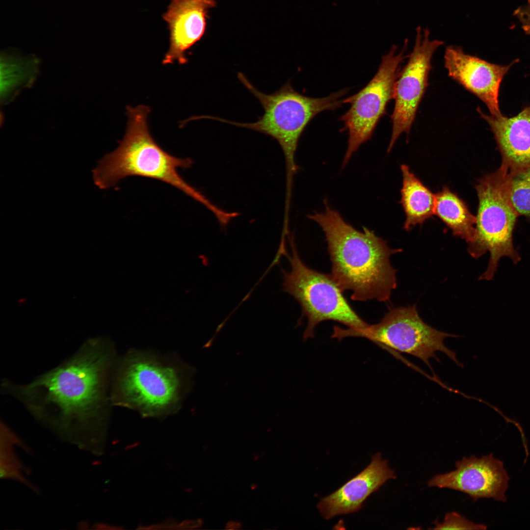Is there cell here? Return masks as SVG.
<instances>
[{
    "label": "cell",
    "mask_w": 530,
    "mask_h": 530,
    "mask_svg": "<svg viewBox=\"0 0 530 530\" xmlns=\"http://www.w3.org/2000/svg\"><path fill=\"white\" fill-rule=\"evenodd\" d=\"M289 239L291 253L286 251L285 247L280 248L291 266L290 271H282L283 286L300 304L301 318H307L303 339L313 338L316 326L325 320L335 321L353 330L368 327L369 324L352 309L330 274L319 272L306 265L299 255L293 236Z\"/></svg>",
    "instance_id": "7"
},
{
    "label": "cell",
    "mask_w": 530,
    "mask_h": 530,
    "mask_svg": "<svg viewBox=\"0 0 530 530\" xmlns=\"http://www.w3.org/2000/svg\"><path fill=\"white\" fill-rule=\"evenodd\" d=\"M402 186L400 203L406 215L403 228L407 231L422 224L434 214V195L405 164L401 165Z\"/></svg>",
    "instance_id": "16"
},
{
    "label": "cell",
    "mask_w": 530,
    "mask_h": 530,
    "mask_svg": "<svg viewBox=\"0 0 530 530\" xmlns=\"http://www.w3.org/2000/svg\"><path fill=\"white\" fill-rule=\"evenodd\" d=\"M240 526H240V524L239 523L232 521V522H228L227 523V524L226 525V528L227 529H232V530H233V529H239Z\"/></svg>",
    "instance_id": "22"
},
{
    "label": "cell",
    "mask_w": 530,
    "mask_h": 530,
    "mask_svg": "<svg viewBox=\"0 0 530 530\" xmlns=\"http://www.w3.org/2000/svg\"><path fill=\"white\" fill-rule=\"evenodd\" d=\"M404 43L398 53V46L393 45L382 56L376 73L367 85L355 95L344 100V104L350 103L351 106L340 118L344 124L343 130L348 133L342 167L346 166L359 147L371 138L379 119L386 112L388 103L394 98L400 64L408 56L406 54L408 40Z\"/></svg>",
    "instance_id": "9"
},
{
    "label": "cell",
    "mask_w": 530,
    "mask_h": 530,
    "mask_svg": "<svg viewBox=\"0 0 530 530\" xmlns=\"http://www.w3.org/2000/svg\"><path fill=\"white\" fill-rule=\"evenodd\" d=\"M324 211L307 217L323 231L330 261V275L341 290L351 292L353 300L385 302L397 287L396 270L390 257L402 251L366 227L363 232L346 222L324 200Z\"/></svg>",
    "instance_id": "2"
},
{
    "label": "cell",
    "mask_w": 530,
    "mask_h": 530,
    "mask_svg": "<svg viewBox=\"0 0 530 530\" xmlns=\"http://www.w3.org/2000/svg\"><path fill=\"white\" fill-rule=\"evenodd\" d=\"M335 338L348 337L367 338L381 348L393 352L404 353L421 360L430 369L429 360L437 359L436 352L445 354L458 366L456 353L444 344L448 337L458 336L438 330L425 323L420 317L416 305L394 308L378 323L364 329L352 330L335 327Z\"/></svg>",
    "instance_id": "8"
},
{
    "label": "cell",
    "mask_w": 530,
    "mask_h": 530,
    "mask_svg": "<svg viewBox=\"0 0 530 530\" xmlns=\"http://www.w3.org/2000/svg\"><path fill=\"white\" fill-rule=\"evenodd\" d=\"M128 118L125 134L118 147L106 154L93 171L95 184L106 189L130 176H141L168 184L202 204L220 218L224 211L188 184L179 174V168L192 164L188 158L173 156L161 148L152 137L147 124L150 111L146 106L126 107Z\"/></svg>",
    "instance_id": "4"
},
{
    "label": "cell",
    "mask_w": 530,
    "mask_h": 530,
    "mask_svg": "<svg viewBox=\"0 0 530 530\" xmlns=\"http://www.w3.org/2000/svg\"><path fill=\"white\" fill-rule=\"evenodd\" d=\"M507 186L510 202L518 216L530 219V165L508 170Z\"/></svg>",
    "instance_id": "19"
},
{
    "label": "cell",
    "mask_w": 530,
    "mask_h": 530,
    "mask_svg": "<svg viewBox=\"0 0 530 530\" xmlns=\"http://www.w3.org/2000/svg\"><path fill=\"white\" fill-rule=\"evenodd\" d=\"M215 0H172L162 15L170 31L169 49L163 64L187 62L186 52L205 33L209 10L214 7Z\"/></svg>",
    "instance_id": "13"
},
{
    "label": "cell",
    "mask_w": 530,
    "mask_h": 530,
    "mask_svg": "<svg viewBox=\"0 0 530 530\" xmlns=\"http://www.w3.org/2000/svg\"><path fill=\"white\" fill-rule=\"evenodd\" d=\"M456 469L433 477L429 487L447 488L466 493L474 500L492 498L505 502L509 477L503 462L492 453L477 458L464 457L455 463Z\"/></svg>",
    "instance_id": "11"
},
{
    "label": "cell",
    "mask_w": 530,
    "mask_h": 530,
    "mask_svg": "<svg viewBox=\"0 0 530 530\" xmlns=\"http://www.w3.org/2000/svg\"><path fill=\"white\" fill-rule=\"evenodd\" d=\"M194 369L174 353L132 349L117 357L109 389L111 405L162 418L177 412L191 389Z\"/></svg>",
    "instance_id": "3"
},
{
    "label": "cell",
    "mask_w": 530,
    "mask_h": 530,
    "mask_svg": "<svg viewBox=\"0 0 530 530\" xmlns=\"http://www.w3.org/2000/svg\"><path fill=\"white\" fill-rule=\"evenodd\" d=\"M38 64L32 57L1 55V103H7L20 90L32 84L37 76Z\"/></svg>",
    "instance_id": "18"
},
{
    "label": "cell",
    "mask_w": 530,
    "mask_h": 530,
    "mask_svg": "<svg viewBox=\"0 0 530 530\" xmlns=\"http://www.w3.org/2000/svg\"><path fill=\"white\" fill-rule=\"evenodd\" d=\"M444 44L430 38L428 28L417 27L415 44L408 60L396 81L394 99L395 106L391 116L392 132L387 152L392 150L400 134H409L419 106L427 87L432 68L431 61L435 52Z\"/></svg>",
    "instance_id": "10"
},
{
    "label": "cell",
    "mask_w": 530,
    "mask_h": 530,
    "mask_svg": "<svg viewBox=\"0 0 530 530\" xmlns=\"http://www.w3.org/2000/svg\"><path fill=\"white\" fill-rule=\"evenodd\" d=\"M514 15L519 20L526 34L530 35V0H527L526 4L517 8Z\"/></svg>",
    "instance_id": "21"
},
{
    "label": "cell",
    "mask_w": 530,
    "mask_h": 530,
    "mask_svg": "<svg viewBox=\"0 0 530 530\" xmlns=\"http://www.w3.org/2000/svg\"><path fill=\"white\" fill-rule=\"evenodd\" d=\"M396 477L387 461L378 452L372 457L370 464L338 489L322 498L317 507L326 519L358 511L371 494L385 482Z\"/></svg>",
    "instance_id": "14"
},
{
    "label": "cell",
    "mask_w": 530,
    "mask_h": 530,
    "mask_svg": "<svg viewBox=\"0 0 530 530\" xmlns=\"http://www.w3.org/2000/svg\"><path fill=\"white\" fill-rule=\"evenodd\" d=\"M515 62L507 66L491 63L465 53L461 47L456 46L447 47L444 54V65L449 76L480 99L491 115L495 116L502 114L498 100L501 83Z\"/></svg>",
    "instance_id": "12"
},
{
    "label": "cell",
    "mask_w": 530,
    "mask_h": 530,
    "mask_svg": "<svg viewBox=\"0 0 530 530\" xmlns=\"http://www.w3.org/2000/svg\"><path fill=\"white\" fill-rule=\"evenodd\" d=\"M435 195L434 214L453 235L468 243L471 242L475 233L476 217L471 213L466 203L446 186Z\"/></svg>",
    "instance_id": "17"
},
{
    "label": "cell",
    "mask_w": 530,
    "mask_h": 530,
    "mask_svg": "<svg viewBox=\"0 0 530 530\" xmlns=\"http://www.w3.org/2000/svg\"><path fill=\"white\" fill-rule=\"evenodd\" d=\"M238 78L262 105L264 110L262 116L251 123L231 121L210 115L206 118L253 130L275 139L286 159L287 188H291L298 170L295 154L302 133L318 114L341 106L344 100L342 98L348 90L344 89L323 98H311L299 93L288 82L274 93L266 94L256 89L242 73H238Z\"/></svg>",
    "instance_id": "5"
},
{
    "label": "cell",
    "mask_w": 530,
    "mask_h": 530,
    "mask_svg": "<svg viewBox=\"0 0 530 530\" xmlns=\"http://www.w3.org/2000/svg\"><path fill=\"white\" fill-rule=\"evenodd\" d=\"M116 358L109 339L92 338L66 361L31 382L4 381L3 389L36 418L59 431H95L103 428L107 421Z\"/></svg>",
    "instance_id": "1"
},
{
    "label": "cell",
    "mask_w": 530,
    "mask_h": 530,
    "mask_svg": "<svg viewBox=\"0 0 530 530\" xmlns=\"http://www.w3.org/2000/svg\"><path fill=\"white\" fill-rule=\"evenodd\" d=\"M508 170L503 165L482 178L476 186L478 199L475 233L468 243V252L477 259L490 253L488 265L479 280H491L501 258L507 257L513 263L521 258L513 244V232L517 213L508 193Z\"/></svg>",
    "instance_id": "6"
},
{
    "label": "cell",
    "mask_w": 530,
    "mask_h": 530,
    "mask_svg": "<svg viewBox=\"0 0 530 530\" xmlns=\"http://www.w3.org/2000/svg\"><path fill=\"white\" fill-rule=\"evenodd\" d=\"M489 125L502 158V165L508 170L530 165V106L516 116H495L477 109Z\"/></svg>",
    "instance_id": "15"
},
{
    "label": "cell",
    "mask_w": 530,
    "mask_h": 530,
    "mask_svg": "<svg viewBox=\"0 0 530 530\" xmlns=\"http://www.w3.org/2000/svg\"><path fill=\"white\" fill-rule=\"evenodd\" d=\"M435 530H486L487 526L475 524L455 512L447 513L442 522L436 521Z\"/></svg>",
    "instance_id": "20"
}]
</instances>
